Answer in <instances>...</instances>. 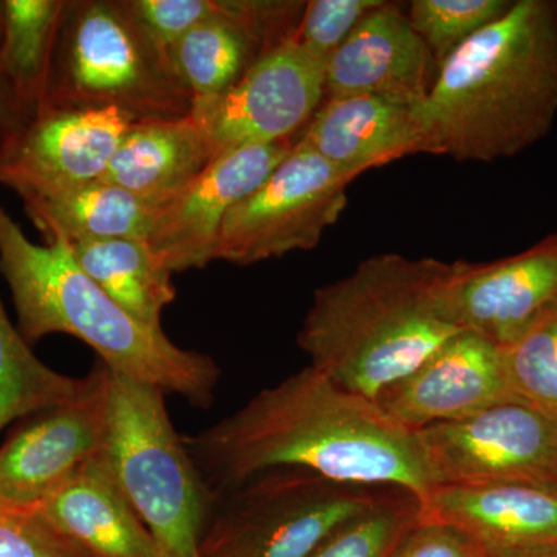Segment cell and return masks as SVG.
Listing matches in <instances>:
<instances>
[{
	"instance_id": "7c38bea8",
	"label": "cell",
	"mask_w": 557,
	"mask_h": 557,
	"mask_svg": "<svg viewBox=\"0 0 557 557\" xmlns=\"http://www.w3.org/2000/svg\"><path fill=\"white\" fill-rule=\"evenodd\" d=\"M450 314L498 347H507L557 313V231L494 262L453 263L446 285Z\"/></svg>"
},
{
	"instance_id": "d4e9b609",
	"label": "cell",
	"mask_w": 557,
	"mask_h": 557,
	"mask_svg": "<svg viewBox=\"0 0 557 557\" xmlns=\"http://www.w3.org/2000/svg\"><path fill=\"white\" fill-rule=\"evenodd\" d=\"M90 386V372L75 379L44 364L11 324L0 299V431L11 421L75 401Z\"/></svg>"
},
{
	"instance_id": "9a60e30c",
	"label": "cell",
	"mask_w": 557,
	"mask_h": 557,
	"mask_svg": "<svg viewBox=\"0 0 557 557\" xmlns=\"http://www.w3.org/2000/svg\"><path fill=\"white\" fill-rule=\"evenodd\" d=\"M512 398L502 350L463 330L437 348L405 379L375 399L391 420L410 432L453 423Z\"/></svg>"
},
{
	"instance_id": "836d02e7",
	"label": "cell",
	"mask_w": 557,
	"mask_h": 557,
	"mask_svg": "<svg viewBox=\"0 0 557 557\" xmlns=\"http://www.w3.org/2000/svg\"><path fill=\"white\" fill-rule=\"evenodd\" d=\"M490 557H557V547L527 549V552L509 553V555Z\"/></svg>"
},
{
	"instance_id": "277c9868",
	"label": "cell",
	"mask_w": 557,
	"mask_h": 557,
	"mask_svg": "<svg viewBox=\"0 0 557 557\" xmlns=\"http://www.w3.org/2000/svg\"><path fill=\"white\" fill-rule=\"evenodd\" d=\"M38 245L0 207V273L9 284L17 330L28 344L62 333L94 348L121 375L152 384L164 394L208 409L222 370L201 351L172 343L163 327L127 313L102 292L73 258L65 237Z\"/></svg>"
},
{
	"instance_id": "5bb4252c",
	"label": "cell",
	"mask_w": 557,
	"mask_h": 557,
	"mask_svg": "<svg viewBox=\"0 0 557 557\" xmlns=\"http://www.w3.org/2000/svg\"><path fill=\"white\" fill-rule=\"evenodd\" d=\"M292 148L293 143L285 141L223 153L163 205L146 240L161 265L174 274L211 263L223 220L265 182Z\"/></svg>"
},
{
	"instance_id": "e575fe53",
	"label": "cell",
	"mask_w": 557,
	"mask_h": 557,
	"mask_svg": "<svg viewBox=\"0 0 557 557\" xmlns=\"http://www.w3.org/2000/svg\"><path fill=\"white\" fill-rule=\"evenodd\" d=\"M3 30H5V16H3V2H0V47H2Z\"/></svg>"
},
{
	"instance_id": "5b68a950",
	"label": "cell",
	"mask_w": 557,
	"mask_h": 557,
	"mask_svg": "<svg viewBox=\"0 0 557 557\" xmlns=\"http://www.w3.org/2000/svg\"><path fill=\"white\" fill-rule=\"evenodd\" d=\"M106 431L98 458L170 557H200L214 494L166 408V394L106 366Z\"/></svg>"
},
{
	"instance_id": "4316f807",
	"label": "cell",
	"mask_w": 557,
	"mask_h": 557,
	"mask_svg": "<svg viewBox=\"0 0 557 557\" xmlns=\"http://www.w3.org/2000/svg\"><path fill=\"white\" fill-rule=\"evenodd\" d=\"M500 350L512 398L557 420V313Z\"/></svg>"
},
{
	"instance_id": "d6a6232c",
	"label": "cell",
	"mask_w": 557,
	"mask_h": 557,
	"mask_svg": "<svg viewBox=\"0 0 557 557\" xmlns=\"http://www.w3.org/2000/svg\"><path fill=\"white\" fill-rule=\"evenodd\" d=\"M32 119V113L24 108L9 79L0 70V166L11 146Z\"/></svg>"
},
{
	"instance_id": "7402d4cb",
	"label": "cell",
	"mask_w": 557,
	"mask_h": 557,
	"mask_svg": "<svg viewBox=\"0 0 557 557\" xmlns=\"http://www.w3.org/2000/svg\"><path fill=\"white\" fill-rule=\"evenodd\" d=\"M263 53L262 44L231 14L226 0H218L215 13L190 28L172 47L171 58L193 108H201L233 89Z\"/></svg>"
},
{
	"instance_id": "e0dca14e",
	"label": "cell",
	"mask_w": 557,
	"mask_h": 557,
	"mask_svg": "<svg viewBox=\"0 0 557 557\" xmlns=\"http://www.w3.org/2000/svg\"><path fill=\"white\" fill-rule=\"evenodd\" d=\"M420 520L463 531L487 556L557 547V490L527 483L438 485L421 498Z\"/></svg>"
},
{
	"instance_id": "ffe728a7",
	"label": "cell",
	"mask_w": 557,
	"mask_h": 557,
	"mask_svg": "<svg viewBox=\"0 0 557 557\" xmlns=\"http://www.w3.org/2000/svg\"><path fill=\"white\" fill-rule=\"evenodd\" d=\"M212 160L207 135L193 112L180 119L139 120L121 139L101 180L163 207Z\"/></svg>"
},
{
	"instance_id": "83f0119b",
	"label": "cell",
	"mask_w": 557,
	"mask_h": 557,
	"mask_svg": "<svg viewBox=\"0 0 557 557\" xmlns=\"http://www.w3.org/2000/svg\"><path fill=\"white\" fill-rule=\"evenodd\" d=\"M511 5L509 0H413L408 17L438 70L454 50L500 20Z\"/></svg>"
},
{
	"instance_id": "4dcf8cb0",
	"label": "cell",
	"mask_w": 557,
	"mask_h": 557,
	"mask_svg": "<svg viewBox=\"0 0 557 557\" xmlns=\"http://www.w3.org/2000/svg\"><path fill=\"white\" fill-rule=\"evenodd\" d=\"M141 30L170 51L183 36L218 10V0H121Z\"/></svg>"
},
{
	"instance_id": "484cf974",
	"label": "cell",
	"mask_w": 557,
	"mask_h": 557,
	"mask_svg": "<svg viewBox=\"0 0 557 557\" xmlns=\"http://www.w3.org/2000/svg\"><path fill=\"white\" fill-rule=\"evenodd\" d=\"M420 520V500L388 487L361 516L341 527L309 557H391Z\"/></svg>"
},
{
	"instance_id": "30bf717a",
	"label": "cell",
	"mask_w": 557,
	"mask_h": 557,
	"mask_svg": "<svg viewBox=\"0 0 557 557\" xmlns=\"http://www.w3.org/2000/svg\"><path fill=\"white\" fill-rule=\"evenodd\" d=\"M325 65L292 38L263 53L218 101L190 109L212 159L247 146L289 141L306 129L325 98Z\"/></svg>"
},
{
	"instance_id": "6da1fadb",
	"label": "cell",
	"mask_w": 557,
	"mask_h": 557,
	"mask_svg": "<svg viewBox=\"0 0 557 557\" xmlns=\"http://www.w3.org/2000/svg\"><path fill=\"white\" fill-rule=\"evenodd\" d=\"M185 442L212 494L276 468L401 490L418 500L434 487L416 432L311 366Z\"/></svg>"
},
{
	"instance_id": "8fae6325",
	"label": "cell",
	"mask_w": 557,
	"mask_h": 557,
	"mask_svg": "<svg viewBox=\"0 0 557 557\" xmlns=\"http://www.w3.org/2000/svg\"><path fill=\"white\" fill-rule=\"evenodd\" d=\"M135 121L115 108H42L7 153L0 185L28 200L98 182Z\"/></svg>"
},
{
	"instance_id": "d6986e66",
	"label": "cell",
	"mask_w": 557,
	"mask_h": 557,
	"mask_svg": "<svg viewBox=\"0 0 557 557\" xmlns=\"http://www.w3.org/2000/svg\"><path fill=\"white\" fill-rule=\"evenodd\" d=\"M87 557H170L95 456L35 508Z\"/></svg>"
},
{
	"instance_id": "3957f363",
	"label": "cell",
	"mask_w": 557,
	"mask_h": 557,
	"mask_svg": "<svg viewBox=\"0 0 557 557\" xmlns=\"http://www.w3.org/2000/svg\"><path fill=\"white\" fill-rule=\"evenodd\" d=\"M450 269L442 260L386 252L318 288L298 333L311 368L375 401L463 332L446 298Z\"/></svg>"
},
{
	"instance_id": "ac0fdd59",
	"label": "cell",
	"mask_w": 557,
	"mask_h": 557,
	"mask_svg": "<svg viewBox=\"0 0 557 557\" xmlns=\"http://www.w3.org/2000/svg\"><path fill=\"white\" fill-rule=\"evenodd\" d=\"M298 143L357 177L403 157L429 153L417 108L368 95L322 101Z\"/></svg>"
},
{
	"instance_id": "cb8c5ba5",
	"label": "cell",
	"mask_w": 557,
	"mask_h": 557,
	"mask_svg": "<svg viewBox=\"0 0 557 557\" xmlns=\"http://www.w3.org/2000/svg\"><path fill=\"white\" fill-rule=\"evenodd\" d=\"M69 2L3 0L0 70L33 116L46 101L54 50Z\"/></svg>"
},
{
	"instance_id": "7a4b0ae2",
	"label": "cell",
	"mask_w": 557,
	"mask_h": 557,
	"mask_svg": "<svg viewBox=\"0 0 557 557\" xmlns=\"http://www.w3.org/2000/svg\"><path fill=\"white\" fill-rule=\"evenodd\" d=\"M431 156L509 159L557 119V0H518L440 65L417 108Z\"/></svg>"
},
{
	"instance_id": "8992f818",
	"label": "cell",
	"mask_w": 557,
	"mask_h": 557,
	"mask_svg": "<svg viewBox=\"0 0 557 557\" xmlns=\"http://www.w3.org/2000/svg\"><path fill=\"white\" fill-rule=\"evenodd\" d=\"M51 106L164 120L188 115L193 98L170 51L141 30L121 0H78L69 2L58 36L42 108Z\"/></svg>"
},
{
	"instance_id": "2e32d148",
	"label": "cell",
	"mask_w": 557,
	"mask_h": 557,
	"mask_svg": "<svg viewBox=\"0 0 557 557\" xmlns=\"http://www.w3.org/2000/svg\"><path fill=\"white\" fill-rule=\"evenodd\" d=\"M437 75L434 57L408 14L383 2L369 11L325 65V98H383L420 108Z\"/></svg>"
},
{
	"instance_id": "f546056e",
	"label": "cell",
	"mask_w": 557,
	"mask_h": 557,
	"mask_svg": "<svg viewBox=\"0 0 557 557\" xmlns=\"http://www.w3.org/2000/svg\"><path fill=\"white\" fill-rule=\"evenodd\" d=\"M0 557H87L36 509L0 502Z\"/></svg>"
},
{
	"instance_id": "4fadbf2b",
	"label": "cell",
	"mask_w": 557,
	"mask_h": 557,
	"mask_svg": "<svg viewBox=\"0 0 557 557\" xmlns=\"http://www.w3.org/2000/svg\"><path fill=\"white\" fill-rule=\"evenodd\" d=\"M84 397L24 418L0 446V502L35 509L97 456L106 431V364L90 369Z\"/></svg>"
},
{
	"instance_id": "9c48e42d",
	"label": "cell",
	"mask_w": 557,
	"mask_h": 557,
	"mask_svg": "<svg viewBox=\"0 0 557 557\" xmlns=\"http://www.w3.org/2000/svg\"><path fill=\"white\" fill-rule=\"evenodd\" d=\"M416 435L434 486L527 483L557 490V420L516 399Z\"/></svg>"
},
{
	"instance_id": "ba28073f",
	"label": "cell",
	"mask_w": 557,
	"mask_h": 557,
	"mask_svg": "<svg viewBox=\"0 0 557 557\" xmlns=\"http://www.w3.org/2000/svg\"><path fill=\"white\" fill-rule=\"evenodd\" d=\"M355 178L293 143L276 170L223 220L214 260L248 267L313 249L338 222Z\"/></svg>"
},
{
	"instance_id": "44dd1931",
	"label": "cell",
	"mask_w": 557,
	"mask_h": 557,
	"mask_svg": "<svg viewBox=\"0 0 557 557\" xmlns=\"http://www.w3.org/2000/svg\"><path fill=\"white\" fill-rule=\"evenodd\" d=\"M24 205L28 218L46 237L58 234L70 244L148 240L161 208L102 180L58 196L24 200Z\"/></svg>"
},
{
	"instance_id": "603a6c76",
	"label": "cell",
	"mask_w": 557,
	"mask_h": 557,
	"mask_svg": "<svg viewBox=\"0 0 557 557\" xmlns=\"http://www.w3.org/2000/svg\"><path fill=\"white\" fill-rule=\"evenodd\" d=\"M70 245L79 269L102 292L138 321L161 327L163 311L177 298V288L148 242L81 240Z\"/></svg>"
},
{
	"instance_id": "1f68e13d",
	"label": "cell",
	"mask_w": 557,
	"mask_h": 557,
	"mask_svg": "<svg viewBox=\"0 0 557 557\" xmlns=\"http://www.w3.org/2000/svg\"><path fill=\"white\" fill-rule=\"evenodd\" d=\"M391 557H490L474 539L457 528L418 520Z\"/></svg>"
},
{
	"instance_id": "f1b7e54d",
	"label": "cell",
	"mask_w": 557,
	"mask_h": 557,
	"mask_svg": "<svg viewBox=\"0 0 557 557\" xmlns=\"http://www.w3.org/2000/svg\"><path fill=\"white\" fill-rule=\"evenodd\" d=\"M381 3L383 0H310L293 38L329 61L358 22Z\"/></svg>"
},
{
	"instance_id": "52a82bcc",
	"label": "cell",
	"mask_w": 557,
	"mask_h": 557,
	"mask_svg": "<svg viewBox=\"0 0 557 557\" xmlns=\"http://www.w3.org/2000/svg\"><path fill=\"white\" fill-rule=\"evenodd\" d=\"M386 490L333 482L309 469H269L214 494L200 557H309Z\"/></svg>"
}]
</instances>
